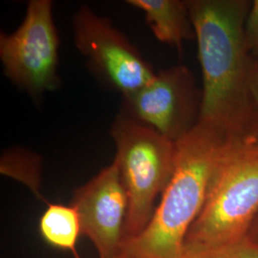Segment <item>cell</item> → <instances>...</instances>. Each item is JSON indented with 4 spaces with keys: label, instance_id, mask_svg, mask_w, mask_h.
<instances>
[{
    "label": "cell",
    "instance_id": "1",
    "mask_svg": "<svg viewBox=\"0 0 258 258\" xmlns=\"http://www.w3.org/2000/svg\"><path fill=\"white\" fill-rule=\"evenodd\" d=\"M186 3L203 77L199 120L236 137L253 117L249 80L254 57L245 37L251 2L188 0Z\"/></svg>",
    "mask_w": 258,
    "mask_h": 258
},
{
    "label": "cell",
    "instance_id": "2",
    "mask_svg": "<svg viewBox=\"0 0 258 258\" xmlns=\"http://www.w3.org/2000/svg\"><path fill=\"white\" fill-rule=\"evenodd\" d=\"M234 136L199 120L177 145L173 173L146 230L122 249L148 258H181L212 176Z\"/></svg>",
    "mask_w": 258,
    "mask_h": 258
},
{
    "label": "cell",
    "instance_id": "3",
    "mask_svg": "<svg viewBox=\"0 0 258 258\" xmlns=\"http://www.w3.org/2000/svg\"><path fill=\"white\" fill-rule=\"evenodd\" d=\"M257 215L258 150L242 147L234 137L214 171L184 249L244 239Z\"/></svg>",
    "mask_w": 258,
    "mask_h": 258
},
{
    "label": "cell",
    "instance_id": "4",
    "mask_svg": "<svg viewBox=\"0 0 258 258\" xmlns=\"http://www.w3.org/2000/svg\"><path fill=\"white\" fill-rule=\"evenodd\" d=\"M116 146L113 161L120 170L128 196L123 243L146 230L175 166L177 145L155 129L125 115L112 125Z\"/></svg>",
    "mask_w": 258,
    "mask_h": 258
},
{
    "label": "cell",
    "instance_id": "5",
    "mask_svg": "<svg viewBox=\"0 0 258 258\" xmlns=\"http://www.w3.org/2000/svg\"><path fill=\"white\" fill-rule=\"evenodd\" d=\"M59 39L51 0H31L22 23L1 33L0 59L4 74L33 97L57 88Z\"/></svg>",
    "mask_w": 258,
    "mask_h": 258
},
{
    "label": "cell",
    "instance_id": "6",
    "mask_svg": "<svg viewBox=\"0 0 258 258\" xmlns=\"http://www.w3.org/2000/svg\"><path fill=\"white\" fill-rule=\"evenodd\" d=\"M73 27L79 51L102 81L123 97L154 78L156 73L151 65L110 20L82 6L75 15Z\"/></svg>",
    "mask_w": 258,
    "mask_h": 258
},
{
    "label": "cell",
    "instance_id": "7",
    "mask_svg": "<svg viewBox=\"0 0 258 258\" xmlns=\"http://www.w3.org/2000/svg\"><path fill=\"white\" fill-rule=\"evenodd\" d=\"M127 115L177 143L200 119L202 92L191 71L178 65L156 73L144 87L124 97Z\"/></svg>",
    "mask_w": 258,
    "mask_h": 258
},
{
    "label": "cell",
    "instance_id": "8",
    "mask_svg": "<svg viewBox=\"0 0 258 258\" xmlns=\"http://www.w3.org/2000/svg\"><path fill=\"white\" fill-rule=\"evenodd\" d=\"M71 205L79 213L82 236L90 240L99 258H115L122 249L128 196L113 162L76 188Z\"/></svg>",
    "mask_w": 258,
    "mask_h": 258
},
{
    "label": "cell",
    "instance_id": "9",
    "mask_svg": "<svg viewBox=\"0 0 258 258\" xmlns=\"http://www.w3.org/2000/svg\"><path fill=\"white\" fill-rule=\"evenodd\" d=\"M126 3L144 12L148 26L158 40L182 52L184 40L195 38L194 24L186 1L127 0Z\"/></svg>",
    "mask_w": 258,
    "mask_h": 258
},
{
    "label": "cell",
    "instance_id": "10",
    "mask_svg": "<svg viewBox=\"0 0 258 258\" xmlns=\"http://www.w3.org/2000/svg\"><path fill=\"white\" fill-rule=\"evenodd\" d=\"M38 230L49 246L70 251L79 258L77 243L82 236V227L79 213L71 204H48L38 222Z\"/></svg>",
    "mask_w": 258,
    "mask_h": 258
},
{
    "label": "cell",
    "instance_id": "11",
    "mask_svg": "<svg viewBox=\"0 0 258 258\" xmlns=\"http://www.w3.org/2000/svg\"><path fill=\"white\" fill-rule=\"evenodd\" d=\"M181 258H258V244L246 237L232 243L184 249Z\"/></svg>",
    "mask_w": 258,
    "mask_h": 258
},
{
    "label": "cell",
    "instance_id": "12",
    "mask_svg": "<svg viewBox=\"0 0 258 258\" xmlns=\"http://www.w3.org/2000/svg\"><path fill=\"white\" fill-rule=\"evenodd\" d=\"M245 37L249 52L254 58L258 57V0L251 2L245 23Z\"/></svg>",
    "mask_w": 258,
    "mask_h": 258
},
{
    "label": "cell",
    "instance_id": "13",
    "mask_svg": "<svg viewBox=\"0 0 258 258\" xmlns=\"http://www.w3.org/2000/svg\"><path fill=\"white\" fill-rule=\"evenodd\" d=\"M235 140L244 148L258 150V113L250 119Z\"/></svg>",
    "mask_w": 258,
    "mask_h": 258
},
{
    "label": "cell",
    "instance_id": "14",
    "mask_svg": "<svg viewBox=\"0 0 258 258\" xmlns=\"http://www.w3.org/2000/svg\"><path fill=\"white\" fill-rule=\"evenodd\" d=\"M249 96L254 116L258 113V57L253 59L249 74Z\"/></svg>",
    "mask_w": 258,
    "mask_h": 258
},
{
    "label": "cell",
    "instance_id": "15",
    "mask_svg": "<svg viewBox=\"0 0 258 258\" xmlns=\"http://www.w3.org/2000/svg\"><path fill=\"white\" fill-rule=\"evenodd\" d=\"M115 258H148L147 256H144L142 254L135 253L133 251H130L128 249H121V251Z\"/></svg>",
    "mask_w": 258,
    "mask_h": 258
},
{
    "label": "cell",
    "instance_id": "16",
    "mask_svg": "<svg viewBox=\"0 0 258 258\" xmlns=\"http://www.w3.org/2000/svg\"><path fill=\"white\" fill-rule=\"evenodd\" d=\"M248 237L251 241H253V242L258 244V215L255 221L253 223V225H252V227H251V229H250V231H249Z\"/></svg>",
    "mask_w": 258,
    "mask_h": 258
}]
</instances>
